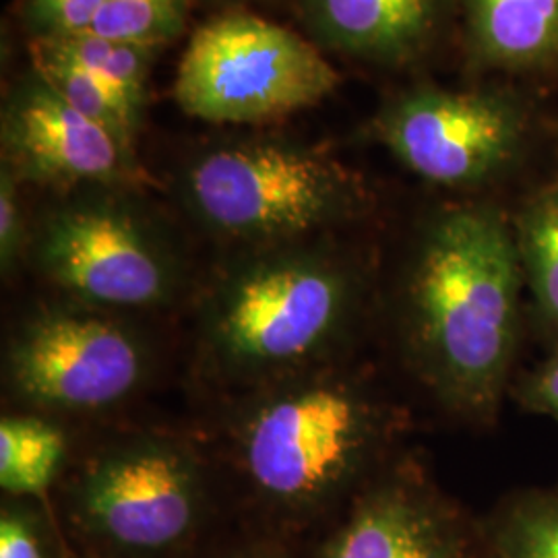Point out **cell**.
Wrapping results in <instances>:
<instances>
[{
	"label": "cell",
	"mask_w": 558,
	"mask_h": 558,
	"mask_svg": "<svg viewBox=\"0 0 558 558\" xmlns=\"http://www.w3.org/2000/svg\"><path fill=\"white\" fill-rule=\"evenodd\" d=\"M523 278L511 216L459 203L428 221L399 296L403 352L453 416L488 426L509 396L523 331Z\"/></svg>",
	"instance_id": "6da1fadb"
},
{
	"label": "cell",
	"mask_w": 558,
	"mask_h": 558,
	"mask_svg": "<svg viewBox=\"0 0 558 558\" xmlns=\"http://www.w3.org/2000/svg\"><path fill=\"white\" fill-rule=\"evenodd\" d=\"M396 430L393 408L371 383L317 366L253 391L232 456L267 507L311 513L368 478Z\"/></svg>",
	"instance_id": "7a4b0ae2"
},
{
	"label": "cell",
	"mask_w": 558,
	"mask_h": 558,
	"mask_svg": "<svg viewBox=\"0 0 558 558\" xmlns=\"http://www.w3.org/2000/svg\"><path fill=\"white\" fill-rule=\"evenodd\" d=\"M366 300L359 267L302 244L260 248L230 267L201 315V345L226 379L253 389L323 366Z\"/></svg>",
	"instance_id": "3957f363"
},
{
	"label": "cell",
	"mask_w": 558,
	"mask_h": 558,
	"mask_svg": "<svg viewBox=\"0 0 558 558\" xmlns=\"http://www.w3.org/2000/svg\"><path fill=\"white\" fill-rule=\"evenodd\" d=\"M182 197L207 230L255 251L356 220L371 201L362 180L331 154L278 140L203 151L184 170Z\"/></svg>",
	"instance_id": "277c9868"
},
{
	"label": "cell",
	"mask_w": 558,
	"mask_h": 558,
	"mask_svg": "<svg viewBox=\"0 0 558 558\" xmlns=\"http://www.w3.org/2000/svg\"><path fill=\"white\" fill-rule=\"evenodd\" d=\"M339 75L294 32L236 13L197 29L180 59L174 98L203 122L260 124L325 100Z\"/></svg>",
	"instance_id": "5b68a950"
},
{
	"label": "cell",
	"mask_w": 558,
	"mask_h": 558,
	"mask_svg": "<svg viewBox=\"0 0 558 558\" xmlns=\"http://www.w3.org/2000/svg\"><path fill=\"white\" fill-rule=\"evenodd\" d=\"M38 271L75 302L117 313L177 299L179 259L135 207L114 195L52 207L29 239Z\"/></svg>",
	"instance_id": "8992f818"
},
{
	"label": "cell",
	"mask_w": 558,
	"mask_h": 558,
	"mask_svg": "<svg viewBox=\"0 0 558 558\" xmlns=\"http://www.w3.org/2000/svg\"><path fill=\"white\" fill-rule=\"evenodd\" d=\"M69 505L81 532L108 553L156 557L182 544L199 521V459L170 437L122 440L81 468Z\"/></svg>",
	"instance_id": "52a82bcc"
},
{
	"label": "cell",
	"mask_w": 558,
	"mask_h": 558,
	"mask_svg": "<svg viewBox=\"0 0 558 558\" xmlns=\"http://www.w3.org/2000/svg\"><path fill=\"white\" fill-rule=\"evenodd\" d=\"M527 129L523 104L507 92L418 87L380 108L371 135L420 180L480 191L515 170Z\"/></svg>",
	"instance_id": "ba28073f"
},
{
	"label": "cell",
	"mask_w": 558,
	"mask_h": 558,
	"mask_svg": "<svg viewBox=\"0 0 558 558\" xmlns=\"http://www.w3.org/2000/svg\"><path fill=\"white\" fill-rule=\"evenodd\" d=\"M149 364L135 329L81 302L32 313L7 348L11 389L46 412L114 408L140 389Z\"/></svg>",
	"instance_id": "9c48e42d"
},
{
	"label": "cell",
	"mask_w": 558,
	"mask_h": 558,
	"mask_svg": "<svg viewBox=\"0 0 558 558\" xmlns=\"http://www.w3.org/2000/svg\"><path fill=\"white\" fill-rule=\"evenodd\" d=\"M2 163L52 191L114 189L145 180L135 143L83 117L32 73L2 110Z\"/></svg>",
	"instance_id": "30bf717a"
},
{
	"label": "cell",
	"mask_w": 558,
	"mask_h": 558,
	"mask_svg": "<svg viewBox=\"0 0 558 558\" xmlns=\"http://www.w3.org/2000/svg\"><path fill=\"white\" fill-rule=\"evenodd\" d=\"M320 558H474V539L422 468L401 463L360 488Z\"/></svg>",
	"instance_id": "8fae6325"
},
{
	"label": "cell",
	"mask_w": 558,
	"mask_h": 558,
	"mask_svg": "<svg viewBox=\"0 0 558 558\" xmlns=\"http://www.w3.org/2000/svg\"><path fill=\"white\" fill-rule=\"evenodd\" d=\"M302 11L315 36L333 50L401 64L435 41L449 0H302Z\"/></svg>",
	"instance_id": "7c38bea8"
},
{
	"label": "cell",
	"mask_w": 558,
	"mask_h": 558,
	"mask_svg": "<svg viewBox=\"0 0 558 558\" xmlns=\"http://www.w3.org/2000/svg\"><path fill=\"white\" fill-rule=\"evenodd\" d=\"M463 9L486 66L532 71L558 59V0H463Z\"/></svg>",
	"instance_id": "4fadbf2b"
},
{
	"label": "cell",
	"mask_w": 558,
	"mask_h": 558,
	"mask_svg": "<svg viewBox=\"0 0 558 558\" xmlns=\"http://www.w3.org/2000/svg\"><path fill=\"white\" fill-rule=\"evenodd\" d=\"M521 278L532 317L558 350V179L519 203L511 214Z\"/></svg>",
	"instance_id": "5bb4252c"
},
{
	"label": "cell",
	"mask_w": 558,
	"mask_h": 558,
	"mask_svg": "<svg viewBox=\"0 0 558 558\" xmlns=\"http://www.w3.org/2000/svg\"><path fill=\"white\" fill-rule=\"evenodd\" d=\"M66 437L40 416H4L0 422V486L13 499L41 497L59 478Z\"/></svg>",
	"instance_id": "9a60e30c"
},
{
	"label": "cell",
	"mask_w": 558,
	"mask_h": 558,
	"mask_svg": "<svg viewBox=\"0 0 558 558\" xmlns=\"http://www.w3.org/2000/svg\"><path fill=\"white\" fill-rule=\"evenodd\" d=\"M29 57L32 73H36L69 106H73L83 117L117 133L122 140L135 143L143 114V110L135 104L126 100L108 83L94 77L77 62L62 57L59 50L44 38L32 40Z\"/></svg>",
	"instance_id": "2e32d148"
},
{
	"label": "cell",
	"mask_w": 558,
	"mask_h": 558,
	"mask_svg": "<svg viewBox=\"0 0 558 558\" xmlns=\"http://www.w3.org/2000/svg\"><path fill=\"white\" fill-rule=\"evenodd\" d=\"M480 538L488 558H558V484L500 500Z\"/></svg>",
	"instance_id": "e0dca14e"
},
{
	"label": "cell",
	"mask_w": 558,
	"mask_h": 558,
	"mask_svg": "<svg viewBox=\"0 0 558 558\" xmlns=\"http://www.w3.org/2000/svg\"><path fill=\"white\" fill-rule=\"evenodd\" d=\"M50 41L62 57L77 62L94 77L108 83L131 104L143 110L147 100V83L156 48L108 40L94 32H83L66 38H44Z\"/></svg>",
	"instance_id": "ac0fdd59"
},
{
	"label": "cell",
	"mask_w": 558,
	"mask_h": 558,
	"mask_svg": "<svg viewBox=\"0 0 558 558\" xmlns=\"http://www.w3.org/2000/svg\"><path fill=\"white\" fill-rule=\"evenodd\" d=\"M186 13L189 0H106L89 32L108 40L160 48L179 38Z\"/></svg>",
	"instance_id": "d6986e66"
},
{
	"label": "cell",
	"mask_w": 558,
	"mask_h": 558,
	"mask_svg": "<svg viewBox=\"0 0 558 558\" xmlns=\"http://www.w3.org/2000/svg\"><path fill=\"white\" fill-rule=\"evenodd\" d=\"M0 558H54L44 519L25 499H13L2 507Z\"/></svg>",
	"instance_id": "ffe728a7"
},
{
	"label": "cell",
	"mask_w": 558,
	"mask_h": 558,
	"mask_svg": "<svg viewBox=\"0 0 558 558\" xmlns=\"http://www.w3.org/2000/svg\"><path fill=\"white\" fill-rule=\"evenodd\" d=\"M106 0H25L34 38H66L89 32Z\"/></svg>",
	"instance_id": "44dd1931"
},
{
	"label": "cell",
	"mask_w": 558,
	"mask_h": 558,
	"mask_svg": "<svg viewBox=\"0 0 558 558\" xmlns=\"http://www.w3.org/2000/svg\"><path fill=\"white\" fill-rule=\"evenodd\" d=\"M21 180L2 163L0 170V267L2 274L11 276L17 269L23 248H27L25 220L20 195Z\"/></svg>",
	"instance_id": "7402d4cb"
},
{
	"label": "cell",
	"mask_w": 558,
	"mask_h": 558,
	"mask_svg": "<svg viewBox=\"0 0 558 558\" xmlns=\"http://www.w3.org/2000/svg\"><path fill=\"white\" fill-rule=\"evenodd\" d=\"M509 396L521 410L558 424V350L511 383Z\"/></svg>",
	"instance_id": "603a6c76"
},
{
	"label": "cell",
	"mask_w": 558,
	"mask_h": 558,
	"mask_svg": "<svg viewBox=\"0 0 558 558\" xmlns=\"http://www.w3.org/2000/svg\"><path fill=\"white\" fill-rule=\"evenodd\" d=\"M242 558H281V557H276V555H248V557H242Z\"/></svg>",
	"instance_id": "cb8c5ba5"
},
{
	"label": "cell",
	"mask_w": 558,
	"mask_h": 558,
	"mask_svg": "<svg viewBox=\"0 0 558 558\" xmlns=\"http://www.w3.org/2000/svg\"><path fill=\"white\" fill-rule=\"evenodd\" d=\"M557 179H558V172H557Z\"/></svg>",
	"instance_id": "d4e9b609"
}]
</instances>
